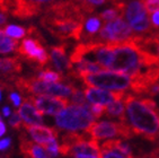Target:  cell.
Segmentation results:
<instances>
[{"mask_svg": "<svg viewBox=\"0 0 159 158\" xmlns=\"http://www.w3.org/2000/svg\"><path fill=\"white\" fill-rule=\"evenodd\" d=\"M95 122L89 109V105H76L67 106L55 116L57 128L66 132H87L89 127Z\"/></svg>", "mask_w": 159, "mask_h": 158, "instance_id": "5", "label": "cell"}, {"mask_svg": "<svg viewBox=\"0 0 159 158\" xmlns=\"http://www.w3.org/2000/svg\"><path fill=\"white\" fill-rule=\"evenodd\" d=\"M2 114L3 116H6V118H8V116L11 115V111H10V109L8 106H3L2 107Z\"/></svg>", "mask_w": 159, "mask_h": 158, "instance_id": "33", "label": "cell"}, {"mask_svg": "<svg viewBox=\"0 0 159 158\" xmlns=\"http://www.w3.org/2000/svg\"><path fill=\"white\" fill-rule=\"evenodd\" d=\"M124 2L123 16L130 25L132 30L137 35L144 36L146 34L150 35L152 33V27L150 24V18L148 17V12L144 7L142 0H130Z\"/></svg>", "mask_w": 159, "mask_h": 158, "instance_id": "7", "label": "cell"}, {"mask_svg": "<svg viewBox=\"0 0 159 158\" xmlns=\"http://www.w3.org/2000/svg\"><path fill=\"white\" fill-rule=\"evenodd\" d=\"M101 25H102V21L98 16H93V17H89L88 19H86L84 33L80 42L92 41L96 36V34L99 30V28H101Z\"/></svg>", "mask_w": 159, "mask_h": 158, "instance_id": "19", "label": "cell"}, {"mask_svg": "<svg viewBox=\"0 0 159 158\" xmlns=\"http://www.w3.org/2000/svg\"><path fill=\"white\" fill-rule=\"evenodd\" d=\"M6 125H5V123H3L1 120H0V137H2L3 134L6 133Z\"/></svg>", "mask_w": 159, "mask_h": 158, "instance_id": "34", "label": "cell"}, {"mask_svg": "<svg viewBox=\"0 0 159 158\" xmlns=\"http://www.w3.org/2000/svg\"><path fill=\"white\" fill-rule=\"evenodd\" d=\"M123 103L126 111V124L133 134L151 142L157 141L159 137V109L156 102L150 97L125 93Z\"/></svg>", "mask_w": 159, "mask_h": 158, "instance_id": "2", "label": "cell"}, {"mask_svg": "<svg viewBox=\"0 0 159 158\" xmlns=\"http://www.w3.org/2000/svg\"><path fill=\"white\" fill-rule=\"evenodd\" d=\"M104 116H107L110 118H117L120 122H126L125 106H124L123 100H115V102L107 104L105 106Z\"/></svg>", "mask_w": 159, "mask_h": 158, "instance_id": "18", "label": "cell"}, {"mask_svg": "<svg viewBox=\"0 0 159 158\" xmlns=\"http://www.w3.org/2000/svg\"><path fill=\"white\" fill-rule=\"evenodd\" d=\"M41 25L59 41H81L86 14L77 0H58L50 5L40 21Z\"/></svg>", "mask_w": 159, "mask_h": 158, "instance_id": "1", "label": "cell"}, {"mask_svg": "<svg viewBox=\"0 0 159 158\" xmlns=\"http://www.w3.org/2000/svg\"><path fill=\"white\" fill-rule=\"evenodd\" d=\"M59 147H60V145L58 143L57 140H52V141L43 145V148L45 149L51 157H55V156L59 155Z\"/></svg>", "mask_w": 159, "mask_h": 158, "instance_id": "24", "label": "cell"}, {"mask_svg": "<svg viewBox=\"0 0 159 158\" xmlns=\"http://www.w3.org/2000/svg\"><path fill=\"white\" fill-rule=\"evenodd\" d=\"M151 35H155V36L159 37V30H153L152 33H151Z\"/></svg>", "mask_w": 159, "mask_h": 158, "instance_id": "35", "label": "cell"}, {"mask_svg": "<svg viewBox=\"0 0 159 158\" xmlns=\"http://www.w3.org/2000/svg\"><path fill=\"white\" fill-rule=\"evenodd\" d=\"M57 0H12L11 14L19 19H30L39 16Z\"/></svg>", "mask_w": 159, "mask_h": 158, "instance_id": "10", "label": "cell"}, {"mask_svg": "<svg viewBox=\"0 0 159 158\" xmlns=\"http://www.w3.org/2000/svg\"><path fill=\"white\" fill-rule=\"evenodd\" d=\"M102 158H132L115 149H101Z\"/></svg>", "mask_w": 159, "mask_h": 158, "instance_id": "22", "label": "cell"}, {"mask_svg": "<svg viewBox=\"0 0 159 158\" xmlns=\"http://www.w3.org/2000/svg\"><path fill=\"white\" fill-rule=\"evenodd\" d=\"M26 35L27 37L19 43L16 52L18 53L19 58L32 64L35 70L42 69L49 63L50 60L49 53L44 46L45 40L37 27L33 25L27 28Z\"/></svg>", "mask_w": 159, "mask_h": 158, "instance_id": "3", "label": "cell"}, {"mask_svg": "<svg viewBox=\"0 0 159 158\" xmlns=\"http://www.w3.org/2000/svg\"><path fill=\"white\" fill-rule=\"evenodd\" d=\"M3 32L8 35V36L12 37V39H21L24 37L27 33V28L23 27V26H18V25H8L5 27Z\"/></svg>", "mask_w": 159, "mask_h": 158, "instance_id": "21", "label": "cell"}, {"mask_svg": "<svg viewBox=\"0 0 159 158\" xmlns=\"http://www.w3.org/2000/svg\"><path fill=\"white\" fill-rule=\"evenodd\" d=\"M9 100L12 103V105L17 109V107L20 106V104H21V97H20V95H18L17 93H15V91H11L9 94Z\"/></svg>", "mask_w": 159, "mask_h": 158, "instance_id": "28", "label": "cell"}, {"mask_svg": "<svg viewBox=\"0 0 159 158\" xmlns=\"http://www.w3.org/2000/svg\"><path fill=\"white\" fill-rule=\"evenodd\" d=\"M75 158H102L101 155H87V154H80V155L74 156Z\"/></svg>", "mask_w": 159, "mask_h": 158, "instance_id": "32", "label": "cell"}, {"mask_svg": "<svg viewBox=\"0 0 159 158\" xmlns=\"http://www.w3.org/2000/svg\"><path fill=\"white\" fill-rule=\"evenodd\" d=\"M23 71V62L17 57L0 59V84H10L18 78Z\"/></svg>", "mask_w": 159, "mask_h": 158, "instance_id": "13", "label": "cell"}, {"mask_svg": "<svg viewBox=\"0 0 159 158\" xmlns=\"http://www.w3.org/2000/svg\"><path fill=\"white\" fill-rule=\"evenodd\" d=\"M81 79L88 87L114 91H125L126 89H131L132 85V78L130 76L112 70H103L96 73L85 75Z\"/></svg>", "mask_w": 159, "mask_h": 158, "instance_id": "6", "label": "cell"}, {"mask_svg": "<svg viewBox=\"0 0 159 158\" xmlns=\"http://www.w3.org/2000/svg\"><path fill=\"white\" fill-rule=\"evenodd\" d=\"M87 2L90 5V6H93L94 8H96L97 6H101V5H104L106 1H108V0H86Z\"/></svg>", "mask_w": 159, "mask_h": 158, "instance_id": "31", "label": "cell"}, {"mask_svg": "<svg viewBox=\"0 0 159 158\" xmlns=\"http://www.w3.org/2000/svg\"><path fill=\"white\" fill-rule=\"evenodd\" d=\"M23 127L26 130V132L31 136L32 139L41 146L52 141V140H57L59 137V131L54 128H50L45 125L31 124H24Z\"/></svg>", "mask_w": 159, "mask_h": 158, "instance_id": "14", "label": "cell"}, {"mask_svg": "<svg viewBox=\"0 0 159 158\" xmlns=\"http://www.w3.org/2000/svg\"><path fill=\"white\" fill-rule=\"evenodd\" d=\"M90 113L93 116L96 118H101L105 114V105H99V104H92V106H89Z\"/></svg>", "mask_w": 159, "mask_h": 158, "instance_id": "25", "label": "cell"}, {"mask_svg": "<svg viewBox=\"0 0 159 158\" xmlns=\"http://www.w3.org/2000/svg\"><path fill=\"white\" fill-rule=\"evenodd\" d=\"M86 100L90 104H99V105H107V104L115 102V100H123L125 91H106V89L96 88V87H88L86 86L84 89Z\"/></svg>", "mask_w": 159, "mask_h": 158, "instance_id": "12", "label": "cell"}, {"mask_svg": "<svg viewBox=\"0 0 159 158\" xmlns=\"http://www.w3.org/2000/svg\"><path fill=\"white\" fill-rule=\"evenodd\" d=\"M19 149L26 158H51L45 149L28 140L26 134L19 136Z\"/></svg>", "mask_w": 159, "mask_h": 158, "instance_id": "17", "label": "cell"}, {"mask_svg": "<svg viewBox=\"0 0 159 158\" xmlns=\"http://www.w3.org/2000/svg\"><path fill=\"white\" fill-rule=\"evenodd\" d=\"M112 1H114V2H115V1H120V0H112Z\"/></svg>", "mask_w": 159, "mask_h": 158, "instance_id": "37", "label": "cell"}, {"mask_svg": "<svg viewBox=\"0 0 159 158\" xmlns=\"http://www.w3.org/2000/svg\"><path fill=\"white\" fill-rule=\"evenodd\" d=\"M148 12H155L159 10V0H142Z\"/></svg>", "mask_w": 159, "mask_h": 158, "instance_id": "27", "label": "cell"}, {"mask_svg": "<svg viewBox=\"0 0 159 158\" xmlns=\"http://www.w3.org/2000/svg\"><path fill=\"white\" fill-rule=\"evenodd\" d=\"M87 133L95 140H103L108 138L121 137L123 139H131L134 137L126 122H113V121H99L94 122Z\"/></svg>", "mask_w": 159, "mask_h": 158, "instance_id": "9", "label": "cell"}, {"mask_svg": "<svg viewBox=\"0 0 159 158\" xmlns=\"http://www.w3.org/2000/svg\"><path fill=\"white\" fill-rule=\"evenodd\" d=\"M135 34L122 17L105 23L104 27L99 30L98 35H96L92 41H96L105 44H117V43L125 42L132 39Z\"/></svg>", "mask_w": 159, "mask_h": 158, "instance_id": "8", "label": "cell"}, {"mask_svg": "<svg viewBox=\"0 0 159 158\" xmlns=\"http://www.w3.org/2000/svg\"><path fill=\"white\" fill-rule=\"evenodd\" d=\"M10 143H11V139L10 138H6V139L3 140H0V151L6 150L10 146Z\"/></svg>", "mask_w": 159, "mask_h": 158, "instance_id": "30", "label": "cell"}, {"mask_svg": "<svg viewBox=\"0 0 159 158\" xmlns=\"http://www.w3.org/2000/svg\"><path fill=\"white\" fill-rule=\"evenodd\" d=\"M17 113L19 114L20 118L25 122V124L31 125H40L43 123L42 113L37 111L36 107L30 102L27 97H25L21 102L18 109H16Z\"/></svg>", "mask_w": 159, "mask_h": 158, "instance_id": "16", "label": "cell"}, {"mask_svg": "<svg viewBox=\"0 0 159 158\" xmlns=\"http://www.w3.org/2000/svg\"><path fill=\"white\" fill-rule=\"evenodd\" d=\"M28 100L42 114L57 115L68 106L69 100L66 97L51 95H31Z\"/></svg>", "mask_w": 159, "mask_h": 158, "instance_id": "11", "label": "cell"}, {"mask_svg": "<svg viewBox=\"0 0 159 158\" xmlns=\"http://www.w3.org/2000/svg\"><path fill=\"white\" fill-rule=\"evenodd\" d=\"M9 124L12 129H16V130H19L21 128V118L17 113V111H15L9 116Z\"/></svg>", "mask_w": 159, "mask_h": 158, "instance_id": "26", "label": "cell"}, {"mask_svg": "<svg viewBox=\"0 0 159 158\" xmlns=\"http://www.w3.org/2000/svg\"><path fill=\"white\" fill-rule=\"evenodd\" d=\"M150 24H151V27H152L153 30H159V10L151 14V17H150Z\"/></svg>", "mask_w": 159, "mask_h": 158, "instance_id": "29", "label": "cell"}, {"mask_svg": "<svg viewBox=\"0 0 159 158\" xmlns=\"http://www.w3.org/2000/svg\"><path fill=\"white\" fill-rule=\"evenodd\" d=\"M14 86L24 95H51L60 97L71 96L76 88L71 82H46L35 76L18 77L14 81Z\"/></svg>", "mask_w": 159, "mask_h": 158, "instance_id": "4", "label": "cell"}, {"mask_svg": "<svg viewBox=\"0 0 159 158\" xmlns=\"http://www.w3.org/2000/svg\"><path fill=\"white\" fill-rule=\"evenodd\" d=\"M71 102L76 105H86V96L83 91H80L76 87L71 95Z\"/></svg>", "mask_w": 159, "mask_h": 158, "instance_id": "23", "label": "cell"}, {"mask_svg": "<svg viewBox=\"0 0 159 158\" xmlns=\"http://www.w3.org/2000/svg\"><path fill=\"white\" fill-rule=\"evenodd\" d=\"M36 77L43 81L46 82H60V81H68L67 77H64L62 73L57 72V71H53L51 69H39L36 70Z\"/></svg>", "mask_w": 159, "mask_h": 158, "instance_id": "20", "label": "cell"}, {"mask_svg": "<svg viewBox=\"0 0 159 158\" xmlns=\"http://www.w3.org/2000/svg\"><path fill=\"white\" fill-rule=\"evenodd\" d=\"M50 52H51L50 57H51V60L55 69L62 75L64 72L69 73V71L72 68V64L70 62V59L67 57V43L51 46Z\"/></svg>", "mask_w": 159, "mask_h": 158, "instance_id": "15", "label": "cell"}, {"mask_svg": "<svg viewBox=\"0 0 159 158\" xmlns=\"http://www.w3.org/2000/svg\"><path fill=\"white\" fill-rule=\"evenodd\" d=\"M0 100H1V88H0Z\"/></svg>", "mask_w": 159, "mask_h": 158, "instance_id": "36", "label": "cell"}]
</instances>
